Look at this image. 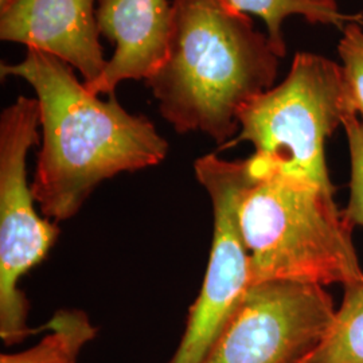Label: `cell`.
<instances>
[{"instance_id":"7a4b0ae2","label":"cell","mask_w":363,"mask_h":363,"mask_svg":"<svg viewBox=\"0 0 363 363\" xmlns=\"http://www.w3.org/2000/svg\"><path fill=\"white\" fill-rule=\"evenodd\" d=\"M172 11L166 57L145 82L178 133L202 132L223 147L242 108L273 88L280 57L228 0H174Z\"/></svg>"},{"instance_id":"5bb4252c","label":"cell","mask_w":363,"mask_h":363,"mask_svg":"<svg viewBox=\"0 0 363 363\" xmlns=\"http://www.w3.org/2000/svg\"><path fill=\"white\" fill-rule=\"evenodd\" d=\"M342 125L347 135L351 157L350 202L343 211L352 226H363V123L350 111L343 116Z\"/></svg>"},{"instance_id":"ba28073f","label":"cell","mask_w":363,"mask_h":363,"mask_svg":"<svg viewBox=\"0 0 363 363\" xmlns=\"http://www.w3.org/2000/svg\"><path fill=\"white\" fill-rule=\"evenodd\" d=\"M94 1L13 0L0 10V39L52 54L78 70L84 84H89L108 64Z\"/></svg>"},{"instance_id":"4fadbf2b","label":"cell","mask_w":363,"mask_h":363,"mask_svg":"<svg viewBox=\"0 0 363 363\" xmlns=\"http://www.w3.org/2000/svg\"><path fill=\"white\" fill-rule=\"evenodd\" d=\"M343 62L342 72L349 106L363 123V30L361 22H351L343 27L337 46Z\"/></svg>"},{"instance_id":"5b68a950","label":"cell","mask_w":363,"mask_h":363,"mask_svg":"<svg viewBox=\"0 0 363 363\" xmlns=\"http://www.w3.org/2000/svg\"><path fill=\"white\" fill-rule=\"evenodd\" d=\"M37 99L19 96L0 116V337L6 346L22 343L30 306L21 279L40 264L55 244L60 229L34 206L27 182V155L39 143Z\"/></svg>"},{"instance_id":"8992f818","label":"cell","mask_w":363,"mask_h":363,"mask_svg":"<svg viewBox=\"0 0 363 363\" xmlns=\"http://www.w3.org/2000/svg\"><path fill=\"white\" fill-rule=\"evenodd\" d=\"M194 169L211 202L213 245L202 288L167 363L205 362L250 286L249 253L240 228V205L253 179L249 160L208 154L196 159Z\"/></svg>"},{"instance_id":"9a60e30c","label":"cell","mask_w":363,"mask_h":363,"mask_svg":"<svg viewBox=\"0 0 363 363\" xmlns=\"http://www.w3.org/2000/svg\"><path fill=\"white\" fill-rule=\"evenodd\" d=\"M11 1H13V0H0V10L6 9Z\"/></svg>"},{"instance_id":"3957f363","label":"cell","mask_w":363,"mask_h":363,"mask_svg":"<svg viewBox=\"0 0 363 363\" xmlns=\"http://www.w3.org/2000/svg\"><path fill=\"white\" fill-rule=\"evenodd\" d=\"M252 177L240 205L250 286L363 283L352 244L354 226L337 208L333 193L276 172L252 171Z\"/></svg>"},{"instance_id":"7c38bea8","label":"cell","mask_w":363,"mask_h":363,"mask_svg":"<svg viewBox=\"0 0 363 363\" xmlns=\"http://www.w3.org/2000/svg\"><path fill=\"white\" fill-rule=\"evenodd\" d=\"M345 291L340 310L306 363H363V283Z\"/></svg>"},{"instance_id":"277c9868","label":"cell","mask_w":363,"mask_h":363,"mask_svg":"<svg viewBox=\"0 0 363 363\" xmlns=\"http://www.w3.org/2000/svg\"><path fill=\"white\" fill-rule=\"evenodd\" d=\"M350 111L342 66L319 54L296 52L286 79L242 108L238 135L220 148L249 142L255 174H281L334 194L325 139Z\"/></svg>"},{"instance_id":"8fae6325","label":"cell","mask_w":363,"mask_h":363,"mask_svg":"<svg viewBox=\"0 0 363 363\" xmlns=\"http://www.w3.org/2000/svg\"><path fill=\"white\" fill-rule=\"evenodd\" d=\"M237 10L244 13L259 16L268 30V37L280 58L286 55V40L283 38L281 25L291 15H301L311 23H323L345 27L351 22H361L363 15L340 13L337 3L313 0H228Z\"/></svg>"},{"instance_id":"2e32d148","label":"cell","mask_w":363,"mask_h":363,"mask_svg":"<svg viewBox=\"0 0 363 363\" xmlns=\"http://www.w3.org/2000/svg\"><path fill=\"white\" fill-rule=\"evenodd\" d=\"M313 1H330V0H313Z\"/></svg>"},{"instance_id":"52a82bcc","label":"cell","mask_w":363,"mask_h":363,"mask_svg":"<svg viewBox=\"0 0 363 363\" xmlns=\"http://www.w3.org/2000/svg\"><path fill=\"white\" fill-rule=\"evenodd\" d=\"M335 312L325 286L252 284L203 363H306Z\"/></svg>"},{"instance_id":"30bf717a","label":"cell","mask_w":363,"mask_h":363,"mask_svg":"<svg viewBox=\"0 0 363 363\" xmlns=\"http://www.w3.org/2000/svg\"><path fill=\"white\" fill-rule=\"evenodd\" d=\"M43 328L48 334L35 346L1 354L0 363H77L82 349L97 335L88 313L77 308L55 312Z\"/></svg>"},{"instance_id":"9c48e42d","label":"cell","mask_w":363,"mask_h":363,"mask_svg":"<svg viewBox=\"0 0 363 363\" xmlns=\"http://www.w3.org/2000/svg\"><path fill=\"white\" fill-rule=\"evenodd\" d=\"M100 34L115 43L103 73L85 84L96 94H115L127 79H147L163 62L172 30L169 0H97Z\"/></svg>"},{"instance_id":"6da1fadb","label":"cell","mask_w":363,"mask_h":363,"mask_svg":"<svg viewBox=\"0 0 363 363\" xmlns=\"http://www.w3.org/2000/svg\"><path fill=\"white\" fill-rule=\"evenodd\" d=\"M0 73L23 78L37 94L42 147L31 193L48 220L73 218L101 182L155 167L169 154L147 117L125 111L115 94L101 100L52 54L27 49L23 61L1 64Z\"/></svg>"}]
</instances>
